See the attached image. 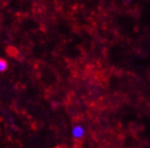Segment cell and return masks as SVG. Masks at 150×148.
<instances>
[{"label":"cell","mask_w":150,"mask_h":148,"mask_svg":"<svg viewBox=\"0 0 150 148\" xmlns=\"http://www.w3.org/2000/svg\"><path fill=\"white\" fill-rule=\"evenodd\" d=\"M85 134V130L81 125H76L72 128V137L76 140H81Z\"/></svg>","instance_id":"cell-1"},{"label":"cell","mask_w":150,"mask_h":148,"mask_svg":"<svg viewBox=\"0 0 150 148\" xmlns=\"http://www.w3.org/2000/svg\"><path fill=\"white\" fill-rule=\"evenodd\" d=\"M6 69V63L3 59L0 58V71H4Z\"/></svg>","instance_id":"cell-2"}]
</instances>
